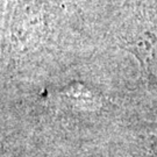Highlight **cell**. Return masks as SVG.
I'll list each match as a JSON object with an SVG mask.
<instances>
[{
	"label": "cell",
	"mask_w": 157,
	"mask_h": 157,
	"mask_svg": "<svg viewBox=\"0 0 157 157\" xmlns=\"http://www.w3.org/2000/svg\"><path fill=\"white\" fill-rule=\"evenodd\" d=\"M120 47L133 54L150 82L157 83V0H126L118 27Z\"/></svg>",
	"instance_id": "6da1fadb"
}]
</instances>
